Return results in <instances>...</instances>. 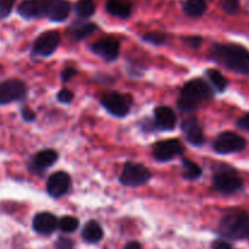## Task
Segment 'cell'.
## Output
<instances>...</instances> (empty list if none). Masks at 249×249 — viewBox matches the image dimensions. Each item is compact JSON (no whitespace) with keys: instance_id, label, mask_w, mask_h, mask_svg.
<instances>
[{"instance_id":"21","label":"cell","mask_w":249,"mask_h":249,"mask_svg":"<svg viewBox=\"0 0 249 249\" xmlns=\"http://www.w3.org/2000/svg\"><path fill=\"white\" fill-rule=\"evenodd\" d=\"M97 29V26L91 22H77L73 23L71 27L70 32L71 36L75 39V40H82V39L87 38L90 34L94 33Z\"/></svg>"},{"instance_id":"22","label":"cell","mask_w":249,"mask_h":249,"mask_svg":"<svg viewBox=\"0 0 249 249\" xmlns=\"http://www.w3.org/2000/svg\"><path fill=\"white\" fill-rule=\"evenodd\" d=\"M184 12L190 17L198 18L203 16L207 10L206 0H186L184 2Z\"/></svg>"},{"instance_id":"37","label":"cell","mask_w":249,"mask_h":249,"mask_svg":"<svg viewBox=\"0 0 249 249\" xmlns=\"http://www.w3.org/2000/svg\"><path fill=\"white\" fill-rule=\"evenodd\" d=\"M124 249H142V248H141L140 243L130 242V243H128V245L125 246V248H124Z\"/></svg>"},{"instance_id":"1","label":"cell","mask_w":249,"mask_h":249,"mask_svg":"<svg viewBox=\"0 0 249 249\" xmlns=\"http://www.w3.org/2000/svg\"><path fill=\"white\" fill-rule=\"evenodd\" d=\"M212 58L232 72L249 75V51L237 44H216L212 49Z\"/></svg>"},{"instance_id":"30","label":"cell","mask_w":249,"mask_h":249,"mask_svg":"<svg viewBox=\"0 0 249 249\" xmlns=\"http://www.w3.org/2000/svg\"><path fill=\"white\" fill-rule=\"evenodd\" d=\"M56 249H74V243L67 237H60L55 243Z\"/></svg>"},{"instance_id":"13","label":"cell","mask_w":249,"mask_h":249,"mask_svg":"<svg viewBox=\"0 0 249 249\" xmlns=\"http://www.w3.org/2000/svg\"><path fill=\"white\" fill-rule=\"evenodd\" d=\"M121 46L114 39L107 38L96 41L91 45V51L105 61H114L119 55Z\"/></svg>"},{"instance_id":"15","label":"cell","mask_w":249,"mask_h":249,"mask_svg":"<svg viewBox=\"0 0 249 249\" xmlns=\"http://www.w3.org/2000/svg\"><path fill=\"white\" fill-rule=\"evenodd\" d=\"M58 226V221L53 214L48 213V212H43L34 216L33 219V229L36 232L40 233V235H50L56 228Z\"/></svg>"},{"instance_id":"29","label":"cell","mask_w":249,"mask_h":249,"mask_svg":"<svg viewBox=\"0 0 249 249\" xmlns=\"http://www.w3.org/2000/svg\"><path fill=\"white\" fill-rule=\"evenodd\" d=\"M15 0H0V19H4L11 14Z\"/></svg>"},{"instance_id":"7","label":"cell","mask_w":249,"mask_h":249,"mask_svg":"<svg viewBox=\"0 0 249 249\" xmlns=\"http://www.w3.org/2000/svg\"><path fill=\"white\" fill-rule=\"evenodd\" d=\"M247 146V141L243 136L232 131H224L219 134L214 142V150L220 155H231L243 151Z\"/></svg>"},{"instance_id":"19","label":"cell","mask_w":249,"mask_h":249,"mask_svg":"<svg viewBox=\"0 0 249 249\" xmlns=\"http://www.w3.org/2000/svg\"><path fill=\"white\" fill-rule=\"evenodd\" d=\"M106 10L112 16L126 18L131 15V4L128 0H107Z\"/></svg>"},{"instance_id":"32","label":"cell","mask_w":249,"mask_h":249,"mask_svg":"<svg viewBox=\"0 0 249 249\" xmlns=\"http://www.w3.org/2000/svg\"><path fill=\"white\" fill-rule=\"evenodd\" d=\"M21 114H22V118H23L26 122H33L34 119H36V113H34L31 108H28V107L22 108Z\"/></svg>"},{"instance_id":"14","label":"cell","mask_w":249,"mask_h":249,"mask_svg":"<svg viewBox=\"0 0 249 249\" xmlns=\"http://www.w3.org/2000/svg\"><path fill=\"white\" fill-rule=\"evenodd\" d=\"M178 117L168 106H160L155 109V125L160 130H173L177 126Z\"/></svg>"},{"instance_id":"23","label":"cell","mask_w":249,"mask_h":249,"mask_svg":"<svg viewBox=\"0 0 249 249\" xmlns=\"http://www.w3.org/2000/svg\"><path fill=\"white\" fill-rule=\"evenodd\" d=\"M207 77H208L209 82H211V85L216 90V91L221 92L228 88V79H226L218 70H214V68L208 70L207 71Z\"/></svg>"},{"instance_id":"9","label":"cell","mask_w":249,"mask_h":249,"mask_svg":"<svg viewBox=\"0 0 249 249\" xmlns=\"http://www.w3.org/2000/svg\"><path fill=\"white\" fill-rule=\"evenodd\" d=\"M60 41L61 36L57 31L45 32V33L40 34L34 41L33 53L38 56H43V57L53 55L57 46L60 45Z\"/></svg>"},{"instance_id":"6","label":"cell","mask_w":249,"mask_h":249,"mask_svg":"<svg viewBox=\"0 0 249 249\" xmlns=\"http://www.w3.org/2000/svg\"><path fill=\"white\" fill-rule=\"evenodd\" d=\"M151 173L145 165L139 164V163L128 162L123 167V170L121 173V180L122 185L129 187H138L141 185H145L150 181Z\"/></svg>"},{"instance_id":"34","label":"cell","mask_w":249,"mask_h":249,"mask_svg":"<svg viewBox=\"0 0 249 249\" xmlns=\"http://www.w3.org/2000/svg\"><path fill=\"white\" fill-rule=\"evenodd\" d=\"M77 74V71L74 70V68H72V67H67V68H65V70L62 71V80L63 82H68V80H71L72 79L73 77H74V75Z\"/></svg>"},{"instance_id":"16","label":"cell","mask_w":249,"mask_h":249,"mask_svg":"<svg viewBox=\"0 0 249 249\" xmlns=\"http://www.w3.org/2000/svg\"><path fill=\"white\" fill-rule=\"evenodd\" d=\"M182 131L185 134V138L189 141L191 145L194 146H201L204 142V135L202 131L201 126H199L198 121L195 117L186 119L182 122L181 125Z\"/></svg>"},{"instance_id":"26","label":"cell","mask_w":249,"mask_h":249,"mask_svg":"<svg viewBox=\"0 0 249 249\" xmlns=\"http://www.w3.org/2000/svg\"><path fill=\"white\" fill-rule=\"evenodd\" d=\"M79 226V220L74 216H63L58 220V228H60L61 231L66 233H71V232H74L75 230L78 229Z\"/></svg>"},{"instance_id":"36","label":"cell","mask_w":249,"mask_h":249,"mask_svg":"<svg viewBox=\"0 0 249 249\" xmlns=\"http://www.w3.org/2000/svg\"><path fill=\"white\" fill-rule=\"evenodd\" d=\"M213 249H232L231 245L226 241L223 240H218L213 243Z\"/></svg>"},{"instance_id":"10","label":"cell","mask_w":249,"mask_h":249,"mask_svg":"<svg viewBox=\"0 0 249 249\" xmlns=\"http://www.w3.org/2000/svg\"><path fill=\"white\" fill-rule=\"evenodd\" d=\"M26 95V85L21 80L9 79L0 83V105L18 101Z\"/></svg>"},{"instance_id":"25","label":"cell","mask_w":249,"mask_h":249,"mask_svg":"<svg viewBox=\"0 0 249 249\" xmlns=\"http://www.w3.org/2000/svg\"><path fill=\"white\" fill-rule=\"evenodd\" d=\"M95 9V2L94 0H78L75 4V14L82 18H88L94 15Z\"/></svg>"},{"instance_id":"33","label":"cell","mask_w":249,"mask_h":249,"mask_svg":"<svg viewBox=\"0 0 249 249\" xmlns=\"http://www.w3.org/2000/svg\"><path fill=\"white\" fill-rule=\"evenodd\" d=\"M184 41L190 48H198L202 43V39L199 36H187L184 39Z\"/></svg>"},{"instance_id":"31","label":"cell","mask_w":249,"mask_h":249,"mask_svg":"<svg viewBox=\"0 0 249 249\" xmlns=\"http://www.w3.org/2000/svg\"><path fill=\"white\" fill-rule=\"evenodd\" d=\"M73 92L68 89H62L60 92L57 94V100L62 104H70L71 101L73 100Z\"/></svg>"},{"instance_id":"27","label":"cell","mask_w":249,"mask_h":249,"mask_svg":"<svg viewBox=\"0 0 249 249\" xmlns=\"http://www.w3.org/2000/svg\"><path fill=\"white\" fill-rule=\"evenodd\" d=\"M143 40L147 43L153 44V45H162L165 41V36L160 32H151L143 36Z\"/></svg>"},{"instance_id":"2","label":"cell","mask_w":249,"mask_h":249,"mask_svg":"<svg viewBox=\"0 0 249 249\" xmlns=\"http://www.w3.org/2000/svg\"><path fill=\"white\" fill-rule=\"evenodd\" d=\"M212 96H213V90L211 85L207 84L203 79L190 80L181 89L178 106L181 111L191 112Z\"/></svg>"},{"instance_id":"11","label":"cell","mask_w":249,"mask_h":249,"mask_svg":"<svg viewBox=\"0 0 249 249\" xmlns=\"http://www.w3.org/2000/svg\"><path fill=\"white\" fill-rule=\"evenodd\" d=\"M44 17L53 22H63L71 11V4L67 0H43Z\"/></svg>"},{"instance_id":"12","label":"cell","mask_w":249,"mask_h":249,"mask_svg":"<svg viewBox=\"0 0 249 249\" xmlns=\"http://www.w3.org/2000/svg\"><path fill=\"white\" fill-rule=\"evenodd\" d=\"M71 177L66 172H56L48 179L46 191L53 198L62 197L70 191Z\"/></svg>"},{"instance_id":"8","label":"cell","mask_w":249,"mask_h":249,"mask_svg":"<svg viewBox=\"0 0 249 249\" xmlns=\"http://www.w3.org/2000/svg\"><path fill=\"white\" fill-rule=\"evenodd\" d=\"M184 151L181 142L178 139H168V140L158 141L153 146V157L160 162H168L173 158L180 156Z\"/></svg>"},{"instance_id":"28","label":"cell","mask_w":249,"mask_h":249,"mask_svg":"<svg viewBox=\"0 0 249 249\" xmlns=\"http://www.w3.org/2000/svg\"><path fill=\"white\" fill-rule=\"evenodd\" d=\"M221 9L229 15H235L240 9V0H221Z\"/></svg>"},{"instance_id":"3","label":"cell","mask_w":249,"mask_h":249,"mask_svg":"<svg viewBox=\"0 0 249 249\" xmlns=\"http://www.w3.org/2000/svg\"><path fill=\"white\" fill-rule=\"evenodd\" d=\"M220 232L232 240H249V216L245 212H232L220 221Z\"/></svg>"},{"instance_id":"35","label":"cell","mask_w":249,"mask_h":249,"mask_svg":"<svg viewBox=\"0 0 249 249\" xmlns=\"http://www.w3.org/2000/svg\"><path fill=\"white\" fill-rule=\"evenodd\" d=\"M237 126L240 129H242V130L249 131V113L243 116L241 119H238Z\"/></svg>"},{"instance_id":"18","label":"cell","mask_w":249,"mask_h":249,"mask_svg":"<svg viewBox=\"0 0 249 249\" xmlns=\"http://www.w3.org/2000/svg\"><path fill=\"white\" fill-rule=\"evenodd\" d=\"M58 155L55 150H43L34 156L33 160H32V165L34 167V169L44 170L55 164Z\"/></svg>"},{"instance_id":"20","label":"cell","mask_w":249,"mask_h":249,"mask_svg":"<svg viewBox=\"0 0 249 249\" xmlns=\"http://www.w3.org/2000/svg\"><path fill=\"white\" fill-rule=\"evenodd\" d=\"M82 236L88 243H99L104 237V230L97 221L90 220L83 229Z\"/></svg>"},{"instance_id":"4","label":"cell","mask_w":249,"mask_h":249,"mask_svg":"<svg viewBox=\"0 0 249 249\" xmlns=\"http://www.w3.org/2000/svg\"><path fill=\"white\" fill-rule=\"evenodd\" d=\"M213 185L219 194L230 196L243 189V180L233 168L221 165L214 174Z\"/></svg>"},{"instance_id":"24","label":"cell","mask_w":249,"mask_h":249,"mask_svg":"<svg viewBox=\"0 0 249 249\" xmlns=\"http://www.w3.org/2000/svg\"><path fill=\"white\" fill-rule=\"evenodd\" d=\"M182 175L186 180H196L202 175V169L198 164H196L192 160H182Z\"/></svg>"},{"instance_id":"17","label":"cell","mask_w":249,"mask_h":249,"mask_svg":"<svg viewBox=\"0 0 249 249\" xmlns=\"http://www.w3.org/2000/svg\"><path fill=\"white\" fill-rule=\"evenodd\" d=\"M17 11L23 18L27 19L44 17L43 0H24L19 4Z\"/></svg>"},{"instance_id":"5","label":"cell","mask_w":249,"mask_h":249,"mask_svg":"<svg viewBox=\"0 0 249 249\" xmlns=\"http://www.w3.org/2000/svg\"><path fill=\"white\" fill-rule=\"evenodd\" d=\"M101 104L114 117H125L130 111L133 97L129 94L111 91L101 96Z\"/></svg>"}]
</instances>
